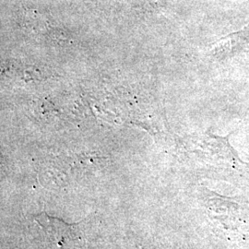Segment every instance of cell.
<instances>
[{
    "instance_id": "obj_2",
    "label": "cell",
    "mask_w": 249,
    "mask_h": 249,
    "mask_svg": "<svg viewBox=\"0 0 249 249\" xmlns=\"http://www.w3.org/2000/svg\"><path fill=\"white\" fill-rule=\"evenodd\" d=\"M249 25L242 31L225 36L220 40L212 50V53L218 59H226L233 56L249 45Z\"/></svg>"
},
{
    "instance_id": "obj_1",
    "label": "cell",
    "mask_w": 249,
    "mask_h": 249,
    "mask_svg": "<svg viewBox=\"0 0 249 249\" xmlns=\"http://www.w3.org/2000/svg\"><path fill=\"white\" fill-rule=\"evenodd\" d=\"M35 220L58 247L69 246L80 240L81 233L79 224H69L46 213L37 215Z\"/></svg>"
}]
</instances>
